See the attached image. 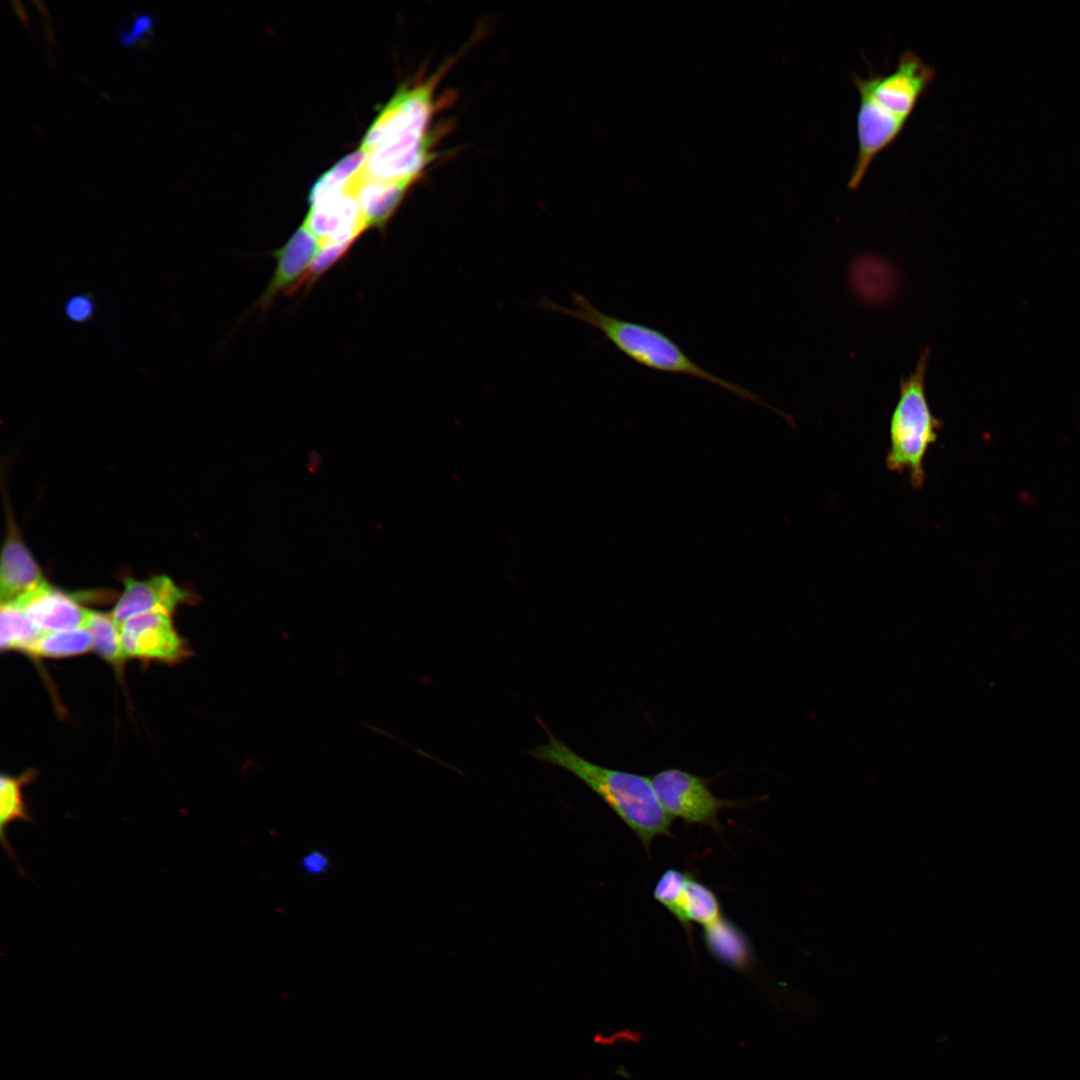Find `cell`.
<instances>
[{"mask_svg":"<svg viewBox=\"0 0 1080 1080\" xmlns=\"http://www.w3.org/2000/svg\"><path fill=\"white\" fill-rule=\"evenodd\" d=\"M451 64L427 80L401 88L378 115L360 148L372 178L412 184L431 162L428 130L435 112L434 92Z\"/></svg>","mask_w":1080,"mask_h":1080,"instance_id":"1","label":"cell"},{"mask_svg":"<svg viewBox=\"0 0 1080 1080\" xmlns=\"http://www.w3.org/2000/svg\"><path fill=\"white\" fill-rule=\"evenodd\" d=\"M936 75L935 68L907 50L888 73L853 76L859 95L857 154L848 187L857 189L876 157L895 142Z\"/></svg>","mask_w":1080,"mask_h":1080,"instance_id":"2","label":"cell"},{"mask_svg":"<svg viewBox=\"0 0 1080 1080\" xmlns=\"http://www.w3.org/2000/svg\"><path fill=\"white\" fill-rule=\"evenodd\" d=\"M537 721L548 741L528 750L531 757L583 782L630 828L647 851L656 837H671L672 819L660 805L650 777L591 762L557 738L540 717Z\"/></svg>","mask_w":1080,"mask_h":1080,"instance_id":"3","label":"cell"},{"mask_svg":"<svg viewBox=\"0 0 1080 1080\" xmlns=\"http://www.w3.org/2000/svg\"><path fill=\"white\" fill-rule=\"evenodd\" d=\"M573 307L561 306L544 298L540 307L570 316L596 330L622 354L645 368L676 375L689 376L721 387L741 400L760 405L784 417L790 423L791 416L773 408L759 395L738 384L720 378L691 359L686 352L662 331L642 323L606 314L596 308L585 296L572 293Z\"/></svg>","mask_w":1080,"mask_h":1080,"instance_id":"4","label":"cell"},{"mask_svg":"<svg viewBox=\"0 0 1080 1080\" xmlns=\"http://www.w3.org/2000/svg\"><path fill=\"white\" fill-rule=\"evenodd\" d=\"M930 350L925 348L914 371L899 383V397L889 423V448L886 467L890 472L909 475L913 489L925 483L924 460L943 428V422L932 413L925 387Z\"/></svg>","mask_w":1080,"mask_h":1080,"instance_id":"5","label":"cell"},{"mask_svg":"<svg viewBox=\"0 0 1080 1080\" xmlns=\"http://www.w3.org/2000/svg\"><path fill=\"white\" fill-rule=\"evenodd\" d=\"M660 805L667 815L689 824L718 829L721 811L745 805L746 801L727 800L714 795L707 779L675 767H668L650 777Z\"/></svg>","mask_w":1080,"mask_h":1080,"instance_id":"6","label":"cell"},{"mask_svg":"<svg viewBox=\"0 0 1080 1080\" xmlns=\"http://www.w3.org/2000/svg\"><path fill=\"white\" fill-rule=\"evenodd\" d=\"M119 630L125 657L174 663L190 654L168 614L137 615L124 621Z\"/></svg>","mask_w":1080,"mask_h":1080,"instance_id":"7","label":"cell"},{"mask_svg":"<svg viewBox=\"0 0 1080 1080\" xmlns=\"http://www.w3.org/2000/svg\"><path fill=\"white\" fill-rule=\"evenodd\" d=\"M320 246V241L302 223L281 247L273 250L271 254L276 259L275 270L257 306L265 310L279 294L301 288Z\"/></svg>","mask_w":1080,"mask_h":1080,"instance_id":"8","label":"cell"},{"mask_svg":"<svg viewBox=\"0 0 1080 1080\" xmlns=\"http://www.w3.org/2000/svg\"><path fill=\"white\" fill-rule=\"evenodd\" d=\"M42 631L60 632L85 628L91 611L72 595L46 582L13 601Z\"/></svg>","mask_w":1080,"mask_h":1080,"instance_id":"9","label":"cell"},{"mask_svg":"<svg viewBox=\"0 0 1080 1080\" xmlns=\"http://www.w3.org/2000/svg\"><path fill=\"white\" fill-rule=\"evenodd\" d=\"M191 600L192 596L167 576H155L146 580L127 577L124 580V590L111 616L120 626L127 619L145 613L160 612L171 615L179 605Z\"/></svg>","mask_w":1080,"mask_h":1080,"instance_id":"10","label":"cell"},{"mask_svg":"<svg viewBox=\"0 0 1080 1080\" xmlns=\"http://www.w3.org/2000/svg\"><path fill=\"white\" fill-rule=\"evenodd\" d=\"M408 182L382 181L372 178L365 164L356 184V198L368 228L383 229L399 208Z\"/></svg>","mask_w":1080,"mask_h":1080,"instance_id":"11","label":"cell"},{"mask_svg":"<svg viewBox=\"0 0 1080 1080\" xmlns=\"http://www.w3.org/2000/svg\"><path fill=\"white\" fill-rule=\"evenodd\" d=\"M44 582L40 568L27 547L18 538L7 540L1 556V603L13 602Z\"/></svg>","mask_w":1080,"mask_h":1080,"instance_id":"12","label":"cell"},{"mask_svg":"<svg viewBox=\"0 0 1080 1080\" xmlns=\"http://www.w3.org/2000/svg\"><path fill=\"white\" fill-rule=\"evenodd\" d=\"M703 940L709 953L723 965L741 973H749L753 967L752 945L733 921L720 917L703 927Z\"/></svg>","mask_w":1080,"mask_h":1080,"instance_id":"13","label":"cell"},{"mask_svg":"<svg viewBox=\"0 0 1080 1080\" xmlns=\"http://www.w3.org/2000/svg\"><path fill=\"white\" fill-rule=\"evenodd\" d=\"M36 774L28 770L18 776L2 774L0 777V840L3 849L16 865L19 873L25 874L18 865L16 854L7 837V828L10 824L22 821L33 822L30 811L24 800L23 788L30 784Z\"/></svg>","mask_w":1080,"mask_h":1080,"instance_id":"14","label":"cell"},{"mask_svg":"<svg viewBox=\"0 0 1080 1080\" xmlns=\"http://www.w3.org/2000/svg\"><path fill=\"white\" fill-rule=\"evenodd\" d=\"M720 917L721 904L717 895L691 874L679 903L677 921L691 938L692 923L705 927Z\"/></svg>","mask_w":1080,"mask_h":1080,"instance_id":"15","label":"cell"},{"mask_svg":"<svg viewBox=\"0 0 1080 1080\" xmlns=\"http://www.w3.org/2000/svg\"><path fill=\"white\" fill-rule=\"evenodd\" d=\"M45 634L14 603H1L0 648L32 654L37 642Z\"/></svg>","mask_w":1080,"mask_h":1080,"instance_id":"16","label":"cell"},{"mask_svg":"<svg viewBox=\"0 0 1080 1080\" xmlns=\"http://www.w3.org/2000/svg\"><path fill=\"white\" fill-rule=\"evenodd\" d=\"M85 629L91 634L96 653L115 667H120L126 657L121 645L119 626L112 616L91 611Z\"/></svg>","mask_w":1080,"mask_h":1080,"instance_id":"17","label":"cell"},{"mask_svg":"<svg viewBox=\"0 0 1080 1080\" xmlns=\"http://www.w3.org/2000/svg\"><path fill=\"white\" fill-rule=\"evenodd\" d=\"M93 649L91 634L85 628L45 633L31 655L50 658L77 656Z\"/></svg>","mask_w":1080,"mask_h":1080,"instance_id":"18","label":"cell"},{"mask_svg":"<svg viewBox=\"0 0 1080 1080\" xmlns=\"http://www.w3.org/2000/svg\"><path fill=\"white\" fill-rule=\"evenodd\" d=\"M690 873L669 868L659 877L654 889V899L676 917L679 903Z\"/></svg>","mask_w":1080,"mask_h":1080,"instance_id":"19","label":"cell"},{"mask_svg":"<svg viewBox=\"0 0 1080 1080\" xmlns=\"http://www.w3.org/2000/svg\"><path fill=\"white\" fill-rule=\"evenodd\" d=\"M354 243H329L320 246L303 285L309 289L316 281L338 263L351 249Z\"/></svg>","mask_w":1080,"mask_h":1080,"instance_id":"20","label":"cell"},{"mask_svg":"<svg viewBox=\"0 0 1080 1080\" xmlns=\"http://www.w3.org/2000/svg\"><path fill=\"white\" fill-rule=\"evenodd\" d=\"M95 309V301L88 294L73 295L64 304L66 317L74 323L88 322L93 318Z\"/></svg>","mask_w":1080,"mask_h":1080,"instance_id":"21","label":"cell"},{"mask_svg":"<svg viewBox=\"0 0 1080 1080\" xmlns=\"http://www.w3.org/2000/svg\"><path fill=\"white\" fill-rule=\"evenodd\" d=\"M154 16L151 13H141L134 16L128 31L118 29L117 36L122 46H131L141 40L146 33L151 32Z\"/></svg>","mask_w":1080,"mask_h":1080,"instance_id":"22","label":"cell"},{"mask_svg":"<svg viewBox=\"0 0 1080 1080\" xmlns=\"http://www.w3.org/2000/svg\"><path fill=\"white\" fill-rule=\"evenodd\" d=\"M303 867L305 871L310 874H320L325 872L328 866V859L325 855L319 852H311L303 859Z\"/></svg>","mask_w":1080,"mask_h":1080,"instance_id":"23","label":"cell"},{"mask_svg":"<svg viewBox=\"0 0 1080 1080\" xmlns=\"http://www.w3.org/2000/svg\"><path fill=\"white\" fill-rule=\"evenodd\" d=\"M11 4L13 5V7H14L16 13L18 14L19 18L21 19V21L25 25L26 29L28 30V18H27V15H26L21 3L19 1H17V0H12Z\"/></svg>","mask_w":1080,"mask_h":1080,"instance_id":"24","label":"cell"}]
</instances>
